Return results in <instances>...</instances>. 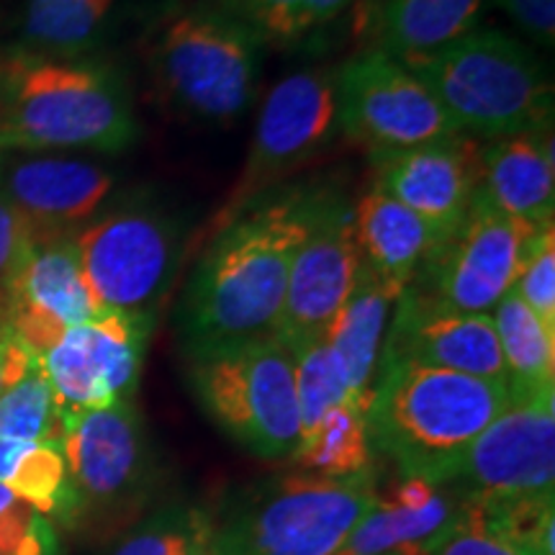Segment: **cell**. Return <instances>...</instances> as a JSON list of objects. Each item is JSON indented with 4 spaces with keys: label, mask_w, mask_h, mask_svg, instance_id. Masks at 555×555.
Listing matches in <instances>:
<instances>
[{
    "label": "cell",
    "mask_w": 555,
    "mask_h": 555,
    "mask_svg": "<svg viewBox=\"0 0 555 555\" xmlns=\"http://www.w3.org/2000/svg\"><path fill=\"white\" fill-rule=\"evenodd\" d=\"M291 461L304 474L324 478L367 476L373 466L371 435H367V409L339 404L330 409L314 429L298 442Z\"/></svg>",
    "instance_id": "484cf974"
},
{
    "label": "cell",
    "mask_w": 555,
    "mask_h": 555,
    "mask_svg": "<svg viewBox=\"0 0 555 555\" xmlns=\"http://www.w3.org/2000/svg\"><path fill=\"white\" fill-rule=\"evenodd\" d=\"M189 555H214V553H211V540H208V543H201V545H196Z\"/></svg>",
    "instance_id": "ab89813d"
},
{
    "label": "cell",
    "mask_w": 555,
    "mask_h": 555,
    "mask_svg": "<svg viewBox=\"0 0 555 555\" xmlns=\"http://www.w3.org/2000/svg\"><path fill=\"white\" fill-rule=\"evenodd\" d=\"M393 304H397V296L363 266L356 288L324 337L337 363L343 365L352 401L365 409L371 406L380 347H384Z\"/></svg>",
    "instance_id": "7402d4cb"
},
{
    "label": "cell",
    "mask_w": 555,
    "mask_h": 555,
    "mask_svg": "<svg viewBox=\"0 0 555 555\" xmlns=\"http://www.w3.org/2000/svg\"><path fill=\"white\" fill-rule=\"evenodd\" d=\"M37 237V229L21 217L9 204V198L0 193V291L9 283L13 270L18 268V262L24 260Z\"/></svg>",
    "instance_id": "d590c367"
},
{
    "label": "cell",
    "mask_w": 555,
    "mask_h": 555,
    "mask_svg": "<svg viewBox=\"0 0 555 555\" xmlns=\"http://www.w3.org/2000/svg\"><path fill=\"white\" fill-rule=\"evenodd\" d=\"M512 291L555 332V221L532 232Z\"/></svg>",
    "instance_id": "836d02e7"
},
{
    "label": "cell",
    "mask_w": 555,
    "mask_h": 555,
    "mask_svg": "<svg viewBox=\"0 0 555 555\" xmlns=\"http://www.w3.org/2000/svg\"><path fill=\"white\" fill-rule=\"evenodd\" d=\"M499 211L540 227L555 221L553 131L481 144V189Z\"/></svg>",
    "instance_id": "ffe728a7"
},
{
    "label": "cell",
    "mask_w": 555,
    "mask_h": 555,
    "mask_svg": "<svg viewBox=\"0 0 555 555\" xmlns=\"http://www.w3.org/2000/svg\"><path fill=\"white\" fill-rule=\"evenodd\" d=\"M337 129V86L327 69H304L273 86L255 124L245 170L217 227L266 196L278 178L319 155Z\"/></svg>",
    "instance_id": "4fadbf2b"
},
{
    "label": "cell",
    "mask_w": 555,
    "mask_h": 555,
    "mask_svg": "<svg viewBox=\"0 0 555 555\" xmlns=\"http://www.w3.org/2000/svg\"><path fill=\"white\" fill-rule=\"evenodd\" d=\"M335 86L339 127L371 155L461 134L427 82L380 50L345 62Z\"/></svg>",
    "instance_id": "8fae6325"
},
{
    "label": "cell",
    "mask_w": 555,
    "mask_h": 555,
    "mask_svg": "<svg viewBox=\"0 0 555 555\" xmlns=\"http://www.w3.org/2000/svg\"><path fill=\"white\" fill-rule=\"evenodd\" d=\"M75 247L101 309L157 319L183 258V237L168 211L152 201H127L88 221Z\"/></svg>",
    "instance_id": "ba28073f"
},
{
    "label": "cell",
    "mask_w": 555,
    "mask_h": 555,
    "mask_svg": "<svg viewBox=\"0 0 555 555\" xmlns=\"http://www.w3.org/2000/svg\"><path fill=\"white\" fill-rule=\"evenodd\" d=\"M555 388L509 393V404L450 468L440 489L461 499L553 494Z\"/></svg>",
    "instance_id": "7c38bea8"
},
{
    "label": "cell",
    "mask_w": 555,
    "mask_h": 555,
    "mask_svg": "<svg viewBox=\"0 0 555 555\" xmlns=\"http://www.w3.org/2000/svg\"><path fill=\"white\" fill-rule=\"evenodd\" d=\"M535 229L522 219L499 211L478 191L461 224L446 240L433 245L422 260L412 286L448 309L491 314L496 304L515 288Z\"/></svg>",
    "instance_id": "30bf717a"
},
{
    "label": "cell",
    "mask_w": 555,
    "mask_h": 555,
    "mask_svg": "<svg viewBox=\"0 0 555 555\" xmlns=\"http://www.w3.org/2000/svg\"><path fill=\"white\" fill-rule=\"evenodd\" d=\"M466 502L437 486L427 504L406 506L380 496L335 555H429L461 519Z\"/></svg>",
    "instance_id": "603a6c76"
},
{
    "label": "cell",
    "mask_w": 555,
    "mask_h": 555,
    "mask_svg": "<svg viewBox=\"0 0 555 555\" xmlns=\"http://www.w3.org/2000/svg\"><path fill=\"white\" fill-rule=\"evenodd\" d=\"M0 555H60L50 517L0 483Z\"/></svg>",
    "instance_id": "e575fe53"
},
{
    "label": "cell",
    "mask_w": 555,
    "mask_h": 555,
    "mask_svg": "<svg viewBox=\"0 0 555 555\" xmlns=\"http://www.w3.org/2000/svg\"><path fill=\"white\" fill-rule=\"evenodd\" d=\"M157 319L103 311L69 327L39 356L62 416L134 401Z\"/></svg>",
    "instance_id": "5bb4252c"
},
{
    "label": "cell",
    "mask_w": 555,
    "mask_h": 555,
    "mask_svg": "<svg viewBox=\"0 0 555 555\" xmlns=\"http://www.w3.org/2000/svg\"><path fill=\"white\" fill-rule=\"evenodd\" d=\"M0 307L37 358L62 332L106 311L86 286L75 234L37 237L0 291Z\"/></svg>",
    "instance_id": "e0dca14e"
},
{
    "label": "cell",
    "mask_w": 555,
    "mask_h": 555,
    "mask_svg": "<svg viewBox=\"0 0 555 555\" xmlns=\"http://www.w3.org/2000/svg\"><path fill=\"white\" fill-rule=\"evenodd\" d=\"M116 0H26L24 39L52 57L88 50L106 24Z\"/></svg>",
    "instance_id": "83f0119b"
},
{
    "label": "cell",
    "mask_w": 555,
    "mask_h": 555,
    "mask_svg": "<svg viewBox=\"0 0 555 555\" xmlns=\"http://www.w3.org/2000/svg\"><path fill=\"white\" fill-rule=\"evenodd\" d=\"M429 555H517L504 543H499L494 535L483 530L470 506L466 504L457 522L450 527V532L433 547Z\"/></svg>",
    "instance_id": "8d00e7d4"
},
{
    "label": "cell",
    "mask_w": 555,
    "mask_h": 555,
    "mask_svg": "<svg viewBox=\"0 0 555 555\" xmlns=\"http://www.w3.org/2000/svg\"><path fill=\"white\" fill-rule=\"evenodd\" d=\"M352 221L363 266L399 298L435 245L433 229L376 183L352 208Z\"/></svg>",
    "instance_id": "44dd1931"
},
{
    "label": "cell",
    "mask_w": 555,
    "mask_h": 555,
    "mask_svg": "<svg viewBox=\"0 0 555 555\" xmlns=\"http://www.w3.org/2000/svg\"><path fill=\"white\" fill-rule=\"evenodd\" d=\"M262 41L221 5H191L159 26L152 73L172 106L204 121H232L253 106Z\"/></svg>",
    "instance_id": "8992f818"
},
{
    "label": "cell",
    "mask_w": 555,
    "mask_h": 555,
    "mask_svg": "<svg viewBox=\"0 0 555 555\" xmlns=\"http://www.w3.org/2000/svg\"><path fill=\"white\" fill-rule=\"evenodd\" d=\"M404 65L427 82L463 134L499 139L553 129V78L517 37L476 26Z\"/></svg>",
    "instance_id": "277c9868"
},
{
    "label": "cell",
    "mask_w": 555,
    "mask_h": 555,
    "mask_svg": "<svg viewBox=\"0 0 555 555\" xmlns=\"http://www.w3.org/2000/svg\"><path fill=\"white\" fill-rule=\"evenodd\" d=\"M373 165L378 189L425 219L435 245L461 224L481 189V142L461 134L420 147L378 152Z\"/></svg>",
    "instance_id": "ac0fdd59"
},
{
    "label": "cell",
    "mask_w": 555,
    "mask_h": 555,
    "mask_svg": "<svg viewBox=\"0 0 555 555\" xmlns=\"http://www.w3.org/2000/svg\"><path fill=\"white\" fill-rule=\"evenodd\" d=\"M198 406L221 433L266 461H288L301 442L294 356L278 337L189 360Z\"/></svg>",
    "instance_id": "52a82bcc"
},
{
    "label": "cell",
    "mask_w": 555,
    "mask_h": 555,
    "mask_svg": "<svg viewBox=\"0 0 555 555\" xmlns=\"http://www.w3.org/2000/svg\"><path fill=\"white\" fill-rule=\"evenodd\" d=\"M509 393L555 388V332L509 291L491 311Z\"/></svg>",
    "instance_id": "d4e9b609"
},
{
    "label": "cell",
    "mask_w": 555,
    "mask_h": 555,
    "mask_svg": "<svg viewBox=\"0 0 555 555\" xmlns=\"http://www.w3.org/2000/svg\"><path fill=\"white\" fill-rule=\"evenodd\" d=\"M506 16L540 47L551 50L555 41V0H494Z\"/></svg>",
    "instance_id": "74e56055"
},
{
    "label": "cell",
    "mask_w": 555,
    "mask_h": 555,
    "mask_svg": "<svg viewBox=\"0 0 555 555\" xmlns=\"http://www.w3.org/2000/svg\"><path fill=\"white\" fill-rule=\"evenodd\" d=\"M62 457L73 517H116L137 509L155 474L152 450L134 401L62 416Z\"/></svg>",
    "instance_id": "9c48e42d"
},
{
    "label": "cell",
    "mask_w": 555,
    "mask_h": 555,
    "mask_svg": "<svg viewBox=\"0 0 555 555\" xmlns=\"http://www.w3.org/2000/svg\"><path fill=\"white\" fill-rule=\"evenodd\" d=\"M208 540H211V522L206 512L172 502L150 512L116 545L114 555H189L193 547Z\"/></svg>",
    "instance_id": "d6a6232c"
},
{
    "label": "cell",
    "mask_w": 555,
    "mask_h": 555,
    "mask_svg": "<svg viewBox=\"0 0 555 555\" xmlns=\"http://www.w3.org/2000/svg\"><path fill=\"white\" fill-rule=\"evenodd\" d=\"M34 352L21 343L16 330L11 327L9 317H5L3 307H0V391L11 386L21 373L34 363Z\"/></svg>",
    "instance_id": "f35d334b"
},
{
    "label": "cell",
    "mask_w": 555,
    "mask_h": 555,
    "mask_svg": "<svg viewBox=\"0 0 555 555\" xmlns=\"http://www.w3.org/2000/svg\"><path fill=\"white\" fill-rule=\"evenodd\" d=\"M258 34L262 44H288L337 21L356 0H217Z\"/></svg>",
    "instance_id": "4dcf8cb0"
},
{
    "label": "cell",
    "mask_w": 555,
    "mask_h": 555,
    "mask_svg": "<svg viewBox=\"0 0 555 555\" xmlns=\"http://www.w3.org/2000/svg\"><path fill=\"white\" fill-rule=\"evenodd\" d=\"M555 494L494 496L466 502L489 535L517 555H555Z\"/></svg>",
    "instance_id": "f1b7e54d"
},
{
    "label": "cell",
    "mask_w": 555,
    "mask_h": 555,
    "mask_svg": "<svg viewBox=\"0 0 555 555\" xmlns=\"http://www.w3.org/2000/svg\"><path fill=\"white\" fill-rule=\"evenodd\" d=\"M363 258L352 208L339 193L324 191L317 217L291 262L286 301L275 337L288 350L327 337L330 324L356 288Z\"/></svg>",
    "instance_id": "9a60e30c"
},
{
    "label": "cell",
    "mask_w": 555,
    "mask_h": 555,
    "mask_svg": "<svg viewBox=\"0 0 555 555\" xmlns=\"http://www.w3.org/2000/svg\"><path fill=\"white\" fill-rule=\"evenodd\" d=\"M139 134L121 75L99 62L21 60L0 103V152H124Z\"/></svg>",
    "instance_id": "3957f363"
},
{
    "label": "cell",
    "mask_w": 555,
    "mask_h": 555,
    "mask_svg": "<svg viewBox=\"0 0 555 555\" xmlns=\"http://www.w3.org/2000/svg\"><path fill=\"white\" fill-rule=\"evenodd\" d=\"M324 189L260 196L217 227L180 296L178 337L185 358L275 337L291 262L317 217Z\"/></svg>",
    "instance_id": "6da1fadb"
},
{
    "label": "cell",
    "mask_w": 555,
    "mask_h": 555,
    "mask_svg": "<svg viewBox=\"0 0 555 555\" xmlns=\"http://www.w3.org/2000/svg\"><path fill=\"white\" fill-rule=\"evenodd\" d=\"M486 0H380V52L412 62L440 52L478 26Z\"/></svg>",
    "instance_id": "cb8c5ba5"
},
{
    "label": "cell",
    "mask_w": 555,
    "mask_h": 555,
    "mask_svg": "<svg viewBox=\"0 0 555 555\" xmlns=\"http://www.w3.org/2000/svg\"><path fill=\"white\" fill-rule=\"evenodd\" d=\"M294 356V378L298 414H301V437L314 429L330 409L339 404H356L350 397L343 365L337 363L335 352L327 339H314L291 350ZM360 406V404H358ZM365 409V406H363Z\"/></svg>",
    "instance_id": "1f68e13d"
},
{
    "label": "cell",
    "mask_w": 555,
    "mask_h": 555,
    "mask_svg": "<svg viewBox=\"0 0 555 555\" xmlns=\"http://www.w3.org/2000/svg\"><path fill=\"white\" fill-rule=\"evenodd\" d=\"M114 172L52 152H0V193L37 229L65 237L88 224L114 191Z\"/></svg>",
    "instance_id": "d6986e66"
},
{
    "label": "cell",
    "mask_w": 555,
    "mask_h": 555,
    "mask_svg": "<svg viewBox=\"0 0 555 555\" xmlns=\"http://www.w3.org/2000/svg\"><path fill=\"white\" fill-rule=\"evenodd\" d=\"M378 363L442 367L506 384V367L491 314L448 309L416 286H406L393 304Z\"/></svg>",
    "instance_id": "2e32d148"
},
{
    "label": "cell",
    "mask_w": 555,
    "mask_h": 555,
    "mask_svg": "<svg viewBox=\"0 0 555 555\" xmlns=\"http://www.w3.org/2000/svg\"><path fill=\"white\" fill-rule=\"evenodd\" d=\"M371 474L273 476L234 491L211 522L214 555H335L378 504Z\"/></svg>",
    "instance_id": "5b68a950"
},
{
    "label": "cell",
    "mask_w": 555,
    "mask_h": 555,
    "mask_svg": "<svg viewBox=\"0 0 555 555\" xmlns=\"http://www.w3.org/2000/svg\"><path fill=\"white\" fill-rule=\"evenodd\" d=\"M367 406L373 453L404 478L442 486L457 457L509 404V386L414 363H378Z\"/></svg>",
    "instance_id": "7a4b0ae2"
},
{
    "label": "cell",
    "mask_w": 555,
    "mask_h": 555,
    "mask_svg": "<svg viewBox=\"0 0 555 555\" xmlns=\"http://www.w3.org/2000/svg\"><path fill=\"white\" fill-rule=\"evenodd\" d=\"M0 437L3 440L50 442L60 448L62 412L41 371L39 358L0 391Z\"/></svg>",
    "instance_id": "f546056e"
},
{
    "label": "cell",
    "mask_w": 555,
    "mask_h": 555,
    "mask_svg": "<svg viewBox=\"0 0 555 555\" xmlns=\"http://www.w3.org/2000/svg\"><path fill=\"white\" fill-rule=\"evenodd\" d=\"M0 483L44 517H62L67 522L69 481L57 446L0 437Z\"/></svg>",
    "instance_id": "4316f807"
}]
</instances>
